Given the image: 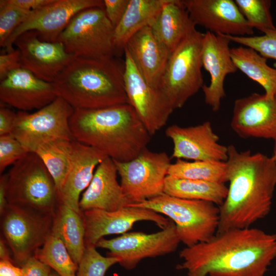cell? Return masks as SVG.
<instances>
[{
  "label": "cell",
  "instance_id": "cell-5",
  "mask_svg": "<svg viewBox=\"0 0 276 276\" xmlns=\"http://www.w3.org/2000/svg\"><path fill=\"white\" fill-rule=\"evenodd\" d=\"M127 206L148 209L169 218L175 224L180 242L187 247L209 241L216 235L219 223V206L204 200L163 193Z\"/></svg>",
  "mask_w": 276,
  "mask_h": 276
},
{
  "label": "cell",
  "instance_id": "cell-22",
  "mask_svg": "<svg viewBox=\"0 0 276 276\" xmlns=\"http://www.w3.org/2000/svg\"><path fill=\"white\" fill-rule=\"evenodd\" d=\"M107 157L99 150L74 140L70 170L59 194L60 203L81 213V193L89 186L95 169Z\"/></svg>",
  "mask_w": 276,
  "mask_h": 276
},
{
  "label": "cell",
  "instance_id": "cell-15",
  "mask_svg": "<svg viewBox=\"0 0 276 276\" xmlns=\"http://www.w3.org/2000/svg\"><path fill=\"white\" fill-rule=\"evenodd\" d=\"M13 45L19 52L21 68L50 83L75 58L61 42L42 40L35 31L21 34Z\"/></svg>",
  "mask_w": 276,
  "mask_h": 276
},
{
  "label": "cell",
  "instance_id": "cell-2",
  "mask_svg": "<svg viewBox=\"0 0 276 276\" xmlns=\"http://www.w3.org/2000/svg\"><path fill=\"white\" fill-rule=\"evenodd\" d=\"M226 162L229 183L227 196L219 206L216 234L245 228L266 217L271 209L276 187V164L273 158L250 150L239 152L227 146Z\"/></svg>",
  "mask_w": 276,
  "mask_h": 276
},
{
  "label": "cell",
  "instance_id": "cell-37",
  "mask_svg": "<svg viewBox=\"0 0 276 276\" xmlns=\"http://www.w3.org/2000/svg\"><path fill=\"white\" fill-rule=\"evenodd\" d=\"M28 152L11 134L0 136V172L13 165Z\"/></svg>",
  "mask_w": 276,
  "mask_h": 276
},
{
  "label": "cell",
  "instance_id": "cell-21",
  "mask_svg": "<svg viewBox=\"0 0 276 276\" xmlns=\"http://www.w3.org/2000/svg\"><path fill=\"white\" fill-rule=\"evenodd\" d=\"M57 97L52 83L22 68L12 71L1 81V101L19 111L39 110Z\"/></svg>",
  "mask_w": 276,
  "mask_h": 276
},
{
  "label": "cell",
  "instance_id": "cell-33",
  "mask_svg": "<svg viewBox=\"0 0 276 276\" xmlns=\"http://www.w3.org/2000/svg\"><path fill=\"white\" fill-rule=\"evenodd\" d=\"M240 12L253 29L264 34L276 30L270 12V0H235Z\"/></svg>",
  "mask_w": 276,
  "mask_h": 276
},
{
  "label": "cell",
  "instance_id": "cell-14",
  "mask_svg": "<svg viewBox=\"0 0 276 276\" xmlns=\"http://www.w3.org/2000/svg\"><path fill=\"white\" fill-rule=\"evenodd\" d=\"M93 7L104 8L103 1L53 0L50 4L33 11L26 21L14 30L3 48L6 52L13 50V43L16 38L29 31H36L42 40L57 41L60 34L77 13Z\"/></svg>",
  "mask_w": 276,
  "mask_h": 276
},
{
  "label": "cell",
  "instance_id": "cell-45",
  "mask_svg": "<svg viewBox=\"0 0 276 276\" xmlns=\"http://www.w3.org/2000/svg\"><path fill=\"white\" fill-rule=\"evenodd\" d=\"M6 242L4 239H1L0 241V258L1 260H10L11 259L10 257L9 250L6 246Z\"/></svg>",
  "mask_w": 276,
  "mask_h": 276
},
{
  "label": "cell",
  "instance_id": "cell-38",
  "mask_svg": "<svg viewBox=\"0 0 276 276\" xmlns=\"http://www.w3.org/2000/svg\"><path fill=\"white\" fill-rule=\"evenodd\" d=\"M129 0H103L106 15L114 28L122 18Z\"/></svg>",
  "mask_w": 276,
  "mask_h": 276
},
{
  "label": "cell",
  "instance_id": "cell-19",
  "mask_svg": "<svg viewBox=\"0 0 276 276\" xmlns=\"http://www.w3.org/2000/svg\"><path fill=\"white\" fill-rule=\"evenodd\" d=\"M232 130L240 137L276 139V95L267 98L253 93L237 99L231 122Z\"/></svg>",
  "mask_w": 276,
  "mask_h": 276
},
{
  "label": "cell",
  "instance_id": "cell-34",
  "mask_svg": "<svg viewBox=\"0 0 276 276\" xmlns=\"http://www.w3.org/2000/svg\"><path fill=\"white\" fill-rule=\"evenodd\" d=\"M94 246H86L78 265L77 276H105L108 269L119 263L117 258L101 255Z\"/></svg>",
  "mask_w": 276,
  "mask_h": 276
},
{
  "label": "cell",
  "instance_id": "cell-44",
  "mask_svg": "<svg viewBox=\"0 0 276 276\" xmlns=\"http://www.w3.org/2000/svg\"><path fill=\"white\" fill-rule=\"evenodd\" d=\"M6 174L1 175L0 177V214H3L9 205L7 198Z\"/></svg>",
  "mask_w": 276,
  "mask_h": 276
},
{
  "label": "cell",
  "instance_id": "cell-30",
  "mask_svg": "<svg viewBox=\"0 0 276 276\" xmlns=\"http://www.w3.org/2000/svg\"><path fill=\"white\" fill-rule=\"evenodd\" d=\"M73 141L54 140L42 146L35 152L53 178L58 196L70 170Z\"/></svg>",
  "mask_w": 276,
  "mask_h": 276
},
{
  "label": "cell",
  "instance_id": "cell-28",
  "mask_svg": "<svg viewBox=\"0 0 276 276\" xmlns=\"http://www.w3.org/2000/svg\"><path fill=\"white\" fill-rule=\"evenodd\" d=\"M231 56L238 70L264 88L267 98L276 95V68L267 64V58L243 45L231 48Z\"/></svg>",
  "mask_w": 276,
  "mask_h": 276
},
{
  "label": "cell",
  "instance_id": "cell-27",
  "mask_svg": "<svg viewBox=\"0 0 276 276\" xmlns=\"http://www.w3.org/2000/svg\"><path fill=\"white\" fill-rule=\"evenodd\" d=\"M85 234L82 212L60 203L53 215L52 234L62 241L78 265L85 249Z\"/></svg>",
  "mask_w": 276,
  "mask_h": 276
},
{
  "label": "cell",
  "instance_id": "cell-46",
  "mask_svg": "<svg viewBox=\"0 0 276 276\" xmlns=\"http://www.w3.org/2000/svg\"><path fill=\"white\" fill-rule=\"evenodd\" d=\"M274 140V147H273V154L272 157L273 158L274 162L276 164V139Z\"/></svg>",
  "mask_w": 276,
  "mask_h": 276
},
{
  "label": "cell",
  "instance_id": "cell-40",
  "mask_svg": "<svg viewBox=\"0 0 276 276\" xmlns=\"http://www.w3.org/2000/svg\"><path fill=\"white\" fill-rule=\"evenodd\" d=\"M21 276H51V268L35 257L29 258L22 266Z\"/></svg>",
  "mask_w": 276,
  "mask_h": 276
},
{
  "label": "cell",
  "instance_id": "cell-8",
  "mask_svg": "<svg viewBox=\"0 0 276 276\" xmlns=\"http://www.w3.org/2000/svg\"><path fill=\"white\" fill-rule=\"evenodd\" d=\"M113 32L104 8L93 7L77 13L57 41L61 42L75 57L112 58L116 55Z\"/></svg>",
  "mask_w": 276,
  "mask_h": 276
},
{
  "label": "cell",
  "instance_id": "cell-24",
  "mask_svg": "<svg viewBox=\"0 0 276 276\" xmlns=\"http://www.w3.org/2000/svg\"><path fill=\"white\" fill-rule=\"evenodd\" d=\"M146 82L158 88L170 56L147 26L133 35L125 48Z\"/></svg>",
  "mask_w": 276,
  "mask_h": 276
},
{
  "label": "cell",
  "instance_id": "cell-36",
  "mask_svg": "<svg viewBox=\"0 0 276 276\" xmlns=\"http://www.w3.org/2000/svg\"><path fill=\"white\" fill-rule=\"evenodd\" d=\"M224 35L231 42L250 48L267 59L276 60V30L267 32L261 36Z\"/></svg>",
  "mask_w": 276,
  "mask_h": 276
},
{
  "label": "cell",
  "instance_id": "cell-18",
  "mask_svg": "<svg viewBox=\"0 0 276 276\" xmlns=\"http://www.w3.org/2000/svg\"><path fill=\"white\" fill-rule=\"evenodd\" d=\"M166 135L173 144L172 157L194 161L226 162L227 147L219 143L209 121L193 126H169Z\"/></svg>",
  "mask_w": 276,
  "mask_h": 276
},
{
  "label": "cell",
  "instance_id": "cell-29",
  "mask_svg": "<svg viewBox=\"0 0 276 276\" xmlns=\"http://www.w3.org/2000/svg\"><path fill=\"white\" fill-rule=\"evenodd\" d=\"M227 192L228 188L224 183L178 178L169 175L165 181L166 194L182 199L207 201L218 206L223 203Z\"/></svg>",
  "mask_w": 276,
  "mask_h": 276
},
{
  "label": "cell",
  "instance_id": "cell-23",
  "mask_svg": "<svg viewBox=\"0 0 276 276\" xmlns=\"http://www.w3.org/2000/svg\"><path fill=\"white\" fill-rule=\"evenodd\" d=\"M117 173L116 164L109 157L97 166L80 199L81 211L89 209L113 211L131 204L117 180Z\"/></svg>",
  "mask_w": 276,
  "mask_h": 276
},
{
  "label": "cell",
  "instance_id": "cell-47",
  "mask_svg": "<svg viewBox=\"0 0 276 276\" xmlns=\"http://www.w3.org/2000/svg\"><path fill=\"white\" fill-rule=\"evenodd\" d=\"M52 276H59L58 274H57L56 272H52Z\"/></svg>",
  "mask_w": 276,
  "mask_h": 276
},
{
  "label": "cell",
  "instance_id": "cell-31",
  "mask_svg": "<svg viewBox=\"0 0 276 276\" xmlns=\"http://www.w3.org/2000/svg\"><path fill=\"white\" fill-rule=\"evenodd\" d=\"M168 175L219 183L228 181L226 162H187L177 159L175 163L170 165Z\"/></svg>",
  "mask_w": 276,
  "mask_h": 276
},
{
  "label": "cell",
  "instance_id": "cell-4",
  "mask_svg": "<svg viewBox=\"0 0 276 276\" xmlns=\"http://www.w3.org/2000/svg\"><path fill=\"white\" fill-rule=\"evenodd\" d=\"M123 70L112 58L75 57L52 83L57 97L74 109L128 103Z\"/></svg>",
  "mask_w": 276,
  "mask_h": 276
},
{
  "label": "cell",
  "instance_id": "cell-3",
  "mask_svg": "<svg viewBox=\"0 0 276 276\" xmlns=\"http://www.w3.org/2000/svg\"><path fill=\"white\" fill-rule=\"evenodd\" d=\"M69 124L74 140L119 162L136 157L151 135L128 103L95 109H75Z\"/></svg>",
  "mask_w": 276,
  "mask_h": 276
},
{
  "label": "cell",
  "instance_id": "cell-11",
  "mask_svg": "<svg viewBox=\"0 0 276 276\" xmlns=\"http://www.w3.org/2000/svg\"><path fill=\"white\" fill-rule=\"evenodd\" d=\"M113 161L123 192L131 204L164 193L165 179L171 164L166 152H153L146 148L130 160Z\"/></svg>",
  "mask_w": 276,
  "mask_h": 276
},
{
  "label": "cell",
  "instance_id": "cell-43",
  "mask_svg": "<svg viewBox=\"0 0 276 276\" xmlns=\"http://www.w3.org/2000/svg\"><path fill=\"white\" fill-rule=\"evenodd\" d=\"M21 267L15 266L10 260H1L0 276H21Z\"/></svg>",
  "mask_w": 276,
  "mask_h": 276
},
{
  "label": "cell",
  "instance_id": "cell-49",
  "mask_svg": "<svg viewBox=\"0 0 276 276\" xmlns=\"http://www.w3.org/2000/svg\"><path fill=\"white\" fill-rule=\"evenodd\" d=\"M51 276H52V274H51Z\"/></svg>",
  "mask_w": 276,
  "mask_h": 276
},
{
  "label": "cell",
  "instance_id": "cell-39",
  "mask_svg": "<svg viewBox=\"0 0 276 276\" xmlns=\"http://www.w3.org/2000/svg\"><path fill=\"white\" fill-rule=\"evenodd\" d=\"M21 68L20 54L17 49L0 55V80H4L12 71Z\"/></svg>",
  "mask_w": 276,
  "mask_h": 276
},
{
  "label": "cell",
  "instance_id": "cell-12",
  "mask_svg": "<svg viewBox=\"0 0 276 276\" xmlns=\"http://www.w3.org/2000/svg\"><path fill=\"white\" fill-rule=\"evenodd\" d=\"M180 242L175 224L170 220L167 226L157 232H127L111 239L102 238L96 246L108 250V256L119 259V264L130 270L144 259L174 252Z\"/></svg>",
  "mask_w": 276,
  "mask_h": 276
},
{
  "label": "cell",
  "instance_id": "cell-41",
  "mask_svg": "<svg viewBox=\"0 0 276 276\" xmlns=\"http://www.w3.org/2000/svg\"><path fill=\"white\" fill-rule=\"evenodd\" d=\"M16 113L6 107L0 108V136L11 134L16 120Z\"/></svg>",
  "mask_w": 276,
  "mask_h": 276
},
{
  "label": "cell",
  "instance_id": "cell-17",
  "mask_svg": "<svg viewBox=\"0 0 276 276\" xmlns=\"http://www.w3.org/2000/svg\"><path fill=\"white\" fill-rule=\"evenodd\" d=\"M190 17L216 34L233 36H251L254 29L249 26L235 1L183 0Z\"/></svg>",
  "mask_w": 276,
  "mask_h": 276
},
{
  "label": "cell",
  "instance_id": "cell-9",
  "mask_svg": "<svg viewBox=\"0 0 276 276\" xmlns=\"http://www.w3.org/2000/svg\"><path fill=\"white\" fill-rule=\"evenodd\" d=\"M74 109L58 97L34 112L19 111L11 134L28 152H34L54 140H74L69 120Z\"/></svg>",
  "mask_w": 276,
  "mask_h": 276
},
{
  "label": "cell",
  "instance_id": "cell-7",
  "mask_svg": "<svg viewBox=\"0 0 276 276\" xmlns=\"http://www.w3.org/2000/svg\"><path fill=\"white\" fill-rule=\"evenodd\" d=\"M203 36L193 29L169 58L158 89L173 110L182 107L204 85L201 73Z\"/></svg>",
  "mask_w": 276,
  "mask_h": 276
},
{
  "label": "cell",
  "instance_id": "cell-1",
  "mask_svg": "<svg viewBox=\"0 0 276 276\" xmlns=\"http://www.w3.org/2000/svg\"><path fill=\"white\" fill-rule=\"evenodd\" d=\"M188 276H264L276 258V233L229 229L179 252Z\"/></svg>",
  "mask_w": 276,
  "mask_h": 276
},
{
  "label": "cell",
  "instance_id": "cell-48",
  "mask_svg": "<svg viewBox=\"0 0 276 276\" xmlns=\"http://www.w3.org/2000/svg\"><path fill=\"white\" fill-rule=\"evenodd\" d=\"M275 12H276V10H275Z\"/></svg>",
  "mask_w": 276,
  "mask_h": 276
},
{
  "label": "cell",
  "instance_id": "cell-42",
  "mask_svg": "<svg viewBox=\"0 0 276 276\" xmlns=\"http://www.w3.org/2000/svg\"><path fill=\"white\" fill-rule=\"evenodd\" d=\"M16 6L28 10L34 11L52 3L53 0H8Z\"/></svg>",
  "mask_w": 276,
  "mask_h": 276
},
{
  "label": "cell",
  "instance_id": "cell-13",
  "mask_svg": "<svg viewBox=\"0 0 276 276\" xmlns=\"http://www.w3.org/2000/svg\"><path fill=\"white\" fill-rule=\"evenodd\" d=\"M124 53L123 80L128 103L152 135L165 125L174 110L160 91L146 82L126 49Z\"/></svg>",
  "mask_w": 276,
  "mask_h": 276
},
{
  "label": "cell",
  "instance_id": "cell-35",
  "mask_svg": "<svg viewBox=\"0 0 276 276\" xmlns=\"http://www.w3.org/2000/svg\"><path fill=\"white\" fill-rule=\"evenodd\" d=\"M32 11L21 9L10 3L8 0L0 1V45L1 47H4L14 30L26 21Z\"/></svg>",
  "mask_w": 276,
  "mask_h": 276
},
{
  "label": "cell",
  "instance_id": "cell-6",
  "mask_svg": "<svg viewBox=\"0 0 276 276\" xmlns=\"http://www.w3.org/2000/svg\"><path fill=\"white\" fill-rule=\"evenodd\" d=\"M9 204L54 215L60 202L55 182L40 157L28 152L6 173Z\"/></svg>",
  "mask_w": 276,
  "mask_h": 276
},
{
  "label": "cell",
  "instance_id": "cell-25",
  "mask_svg": "<svg viewBox=\"0 0 276 276\" xmlns=\"http://www.w3.org/2000/svg\"><path fill=\"white\" fill-rule=\"evenodd\" d=\"M149 26L171 55L196 25L191 19L183 0H168Z\"/></svg>",
  "mask_w": 276,
  "mask_h": 276
},
{
  "label": "cell",
  "instance_id": "cell-10",
  "mask_svg": "<svg viewBox=\"0 0 276 276\" xmlns=\"http://www.w3.org/2000/svg\"><path fill=\"white\" fill-rule=\"evenodd\" d=\"M1 216L5 241L15 261L22 266L52 234L53 215L9 204Z\"/></svg>",
  "mask_w": 276,
  "mask_h": 276
},
{
  "label": "cell",
  "instance_id": "cell-20",
  "mask_svg": "<svg viewBox=\"0 0 276 276\" xmlns=\"http://www.w3.org/2000/svg\"><path fill=\"white\" fill-rule=\"evenodd\" d=\"M231 40L223 34L207 31L202 42V66L210 75L209 85L202 87L205 103L212 110H219L221 100L225 97L224 84L225 77L238 70L231 56Z\"/></svg>",
  "mask_w": 276,
  "mask_h": 276
},
{
  "label": "cell",
  "instance_id": "cell-32",
  "mask_svg": "<svg viewBox=\"0 0 276 276\" xmlns=\"http://www.w3.org/2000/svg\"><path fill=\"white\" fill-rule=\"evenodd\" d=\"M34 256L59 276H77L78 265L62 241L52 234Z\"/></svg>",
  "mask_w": 276,
  "mask_h": 276
},
{
  "label": "cell",
  "instance_id": "cell-16",
  "mask_svg": "<svg viewBox=\"0 0 276 276\" xmlns=\"http://www.w3.org/2000/svg\"><path fill=\"white\" fill-rule=\"evenodd\" d=\"M82 212L85 228V246H96L106 235L127 233L139 221L153 222L161 229L167 226L170 221L167 217L151 210L132 206L113 211L89 209Z\"/></svg>",
  "mask_w": 276,
  "mask_h": 276
},
{
  "label": "cell",
  "instance_id": "cell-26",
  "mask_svg": "<svg viewBox=\"0 0 276 276\" xmlns=\"http://www.w3.org/2000/svg\"><path fill=\"white\" fill-rule=\"evenodd\" d=\"M168 0H129L125 12L114 28L113 44L116 55L124 52L130 38L149 26Z\"/></svg>",
  "mask_w": 276,
  "mask_h": 276
}]
</instances>
